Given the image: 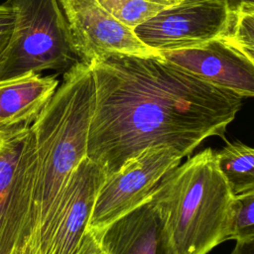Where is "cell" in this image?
I'll return each instance as SVG.
<instances>
[{"label":"cell","mask_w":254,"mask_h":254,"mask_svg":"<svg viewBox=\"0 0 254 254\" xmlns=\"http://www.w3.org/2000/svg\"><path fill=\"white\" fill-rule=\"evenodd\" d=\"M14 29L0 64V82L70 68L79 62L66 19L58 0H7Z\"/></svg>","instance_id":"cell-4"},{"label":"cell","mask_w":254,"mask_h":254,"mask_svg":"<svg viewBox=\"0 0 254 254\" xmlns=\"http://www.w3.org/2000/svg\"><path fill=\"white\" fill-rule=\"evenodd\" d=\"M217 167L233 195L254 189V148L227 143L215 153Z\"/></svg>","instance_id":"cell-13"},{"label":"cell","mask_w":254,"mask_h":254,"mask_svg":"<svg viewBox=\"0 0 254 254\" xmlns=\"http://www.w3.org/2000/svg\"><path fill=\"white\" fill-rule=\"evenodd\" d=\"M58 86L54 75L41 73L0 82V135L30 128Z\"/></svg>","instance_id":"cell-12"},{"label":"cell","mask_w":254,"mask_h":254,"mask_svg":"<svg viewBox=\"0 0 254 254\" xmlns=\"http://www.w3.org/2000/svg\"><path fill=\"white\" fill-rule=\"evenodd\" d=\"M95 235L107 254H178L154 192Z\"/></svg>","instance_id":"cell-11"},{"label":"cell","mask_w":254,"mask_h":254,"mask_svg":"<svg viewBox=\"0 0 254 254\" xmlns=\"http://www.w3.org/2000/svg\"><path fill=\"white\" fill-rule=\"evenodd\" d=\"M159 55L207 82L241 97H254V63L224 37Z\"/></svg>","instance_id":"cell-10"},{"label":"cell","mask_w":254,"mask_h":254,"mask_svg":"<svg viewBox=\"0 0 254 254\" xmlns=\"http://www.w3.org/2000/svg\"><path fill=\"white\" fill-rule=\"evenodd\" d=\"M80 62L90 64L114 54L154 56L134 30L113 17L97 0H58Z\"/></svg>","instance_id":"cell-8"},{"label":"cell","mask_w":254,"mask_h":254,"mask_svg":"<svg viewBox=\"0 0 254 254\" xmlns=\"http://www.w3.org/2000/svg\"><path fill=\"white\" fill-rule=\"evenodd\" d=\"M113 17L134 29L183 0H97Z\"/></svg>","instance_id":"cell-14"},{"label":"cell","mask_w":254,"mask_h":254,"mask_svg":"<svg viewBox=\"0 0 254 254\" xmlns=\"http://www.w3.org/2000/svg\"><path fill=\"white\" fill-rule=\"evenodd\" d=\"M234 13L226 0H183L133 30L158 53L189 49L227 37Z\"/></svg>","instance_id":"cell-7"},{"label":"cell","mask_w":254,"mask_h":254,"mask_svg":"<svg viewBox=\"0 0 254 254\" xmlns=\"http://www.w3.org/2000/svg\"><path fill=\"white\" fill-rule=\"evenodd\" d=\"M95 104L89 64L77 62L39 114L35 133L37 167L33 200L22 254H44L48 232L69 179L86 157Z\"/></svg>","instance_id":"cell-2"},{"label":"cell","mask_w":254,"mask_h":254,"mask_svg":"<svg viewBox=\"0 0 254 254\" xmlns=\"http://www.w3.org/2000/svg\"><path fill=\"white\" fill-rule=\"evenodd\" d=\"M154 194L178 254H206L228 240L233 194L213 150L199 152L167 174Z\"/></svg>","instance_id":"cell-3"},{"label":"cell","mask_w":254,"mask_h":254,"mask_svg":"<svg viewBox=\"0 0 254 254\" xmlns=\"http://www.w3.org/2000/svg\"><path fill=\"white\" fill-rule=\"evenodd\" d=\"M95 104L86 157L106 176L145 149L189 156L205 138H224L242 97L160 55L114 54L91 63Z\"/></svg>","instance_id":"cell-1"},{"label":"cell","mask_w":254,"mask_h":254,"mask_svg":"<svg viewBox=\"0 0 254 254\" xmlns=\"http://www.w3.org/2000/svg\"><path fill=\"white\" fill-rule=\"evenodd\" d=\"M1 137L0 254H22L36 177L35 133L31 126Z\"/></svg>","instance_id":"cell-5"},{"label":"cell","mask_w":254,"mask_h":254,"mask_svg":"<svg viewBox=\"0 0 254 254\" xmlns=\"http://www.w3.org/2000/svg\"><path fill=\"white\" fill-rule=\"evenodd\" d=\"M106 175L99 165L83 158L72 173L52 220L44 254H78L97 192Z\"/></svg>","instance_id":"cell-9"},{"label":"cell","mask_w":254,"mask_h":254,"mask_svg":"<svg viewBox=\"0 0 254 254\" xmlns=\"http://www.w3.org/2000/svg\"><path fill=\"white\" fill-rule=\"evenodd\" d=\"M94 254H107V253H106L104 250H102V249H101V247L99 246V248L96 250V252H95Z\"/></svg>","instance_id":"cell-21"},{"label":"cell","mask_w":254,"mask_h":254,"mask_svg":"<svg viewBox=\"0 0 254 254\" xmlns=\"http://www.w3.org/2000/svg\"><path fill=\"white\" fill-rule=\"evenodd\" d=\"M14 29V14L11 7L4 3L0 5V64L3 62Z\"/></svg>","instance_id":"cell-17"},{"label":"cell","mask_w":254,"mask_h":254,"mask_svg":"<svg viewBox=\"0 0 254 254\" xmlns=\"http://www.w3.org/2000/svg\"><path fill=\"white\" fill-rule=\"evenodd\" d=\"M183 158L172 147H151L128 160L117 172L106 176L97 192L87 230L99 233L147 200L163 178L180 166Z\"/></svg>","instance_id":"cell-6"},{"label":"cell","mask_w":254,"mask_h":254,"mask_svg":"<svg viewBox=\"0 0 254 254\" xmlns=\"http://www.w3.org/2000/svg\"><path fill=\"white\" fill-rule=\"evenodd\" d=\"M16 254H19V253H16Z\"/></svg>","instance_id":"cell-23"},{"label":"cell","mask_w":254,"mask_h":254,"mask_svg":"<svg viewBox=\"0 0 254 254\" xmlns=\"http://www.w3.org/2000/svg\"><path fill=\"white\" fill-rule=\"evenodd\" d=\"M231 254H254V236L236 240Z\"/></svg>","instance_id":"cell-18"},{"label":"cell","mask_w":254,"mask_h":254,"mask_svg":"<svg viewBox=\"0 0 254 254\" xmlns=\"http://www.w3.org/2000/svg\"><path fill=\"white\" fill-rule=\"evenodd\" d=\"M234 11L243 7H254V0H226Z\"/></svg>","instance_id":"cell-19"},{"label":"cell","mask_w":254,"mask_h":254,"mask_svg":"<svg viewBox=\"0 0 254 254\" xmlns=\"http://www.w3.org/2000/svg\"><path fill=\"white\" fill-rule=\"evenodd\" d=\"M228 40L254 48V7H243L235 11Z\"/></svg>","instance_id":"cell-16"},{"label":"cell","mask_w":254,"mask_h":254,"mask_svg":"<svg viewBox=\"0 0 254 254\" xmlns=\"http://www.w3.org/2000/svg\"><path fill=\"white\" fill-rule=\"evenodd\" d=\"M250 236H254V189L233 195L228 239L240 240Z\"/></svg>","instance_id":"cell-15"},{"label":"cell","mask_w":254,"mask_h":254,"mask_svg":"<svg viewBox=\"0 0 254 254\" xmlns=\"http://www.w3.org/2000/svg\"><path fill=\"white\" fill-rule=\"evenodd\" d=\"M1 142H2V137H1V135H0V145H1Z\"/></svg>","instance_id":"cell-22"},{"label":"cell","mask_w":254,"mask_h":254,"mask_svg":"<svg viewBox=\"0 0 254 254\" xmlns=\"http://www.w3.org/2000/svg\"><path fill=\"white\" fill-rule=\"evenodd\" d=\"M225 38V37H224ZM227 39V38H226ZM230 41V40H229ZM232 42V41H231ZM232 43H234V42H232ZM253 63H254V48L253 47H246V46H241V45H238V44H236V43H234Z\"/></svg>","instance_id":"cell-20"}]
</instances>
